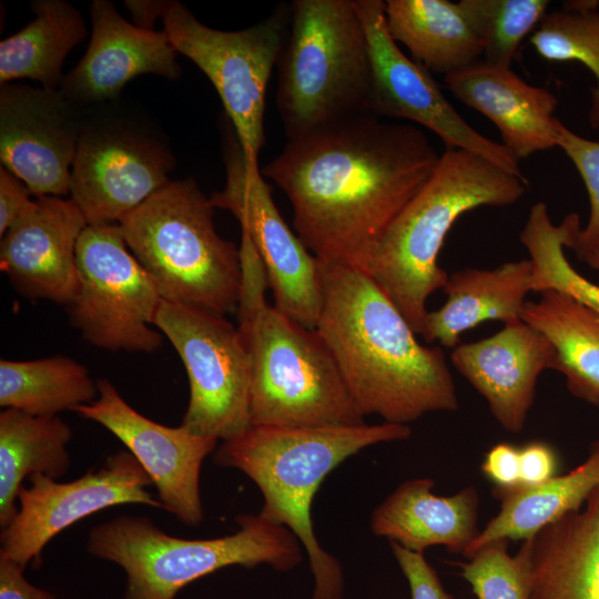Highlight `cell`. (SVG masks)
I'll use <instances>...</instances> for the list:
<instances>
[{
  "instance_id": "1",
  "label": "cell",
  "mask_w": 599,
  "mask_h": 599,
  "mask_svg": "<svg viewBox=\"0 0 599 599\" xmlns=\"http://www.w3.org/2000/svg\"><path fill=\"white\" fill-rule=\"evenodd\" d=\"M439 158L422 129L363 114L288 140L261 173L287 196L318 261L364 270Z\"/></svg>"
},
{
  "instance_id": "2",
  "label": "cell",
  "mask_w": 599,
  "mask_h": 599,
  "mask_svg": "<svg viewBox=\"0 0 599 599\" xmlns=\"http://www.w3.org/2000/svg\"><path fill=\"white\" fill-rule=\"evenodd\" d=\"M316 332L361 412L407 425L459 407L443 349L424 346L400 311L364 271L318 261Z\"/></svg>"
},
{
  "instance_id": "3",
  "label": "cell",
  "mask_w": 599,
  "mask_h": 599,
  "mask_svg": "<svg viewBox=\"0 0 599 599\" xmlns=\"http://www.w3.org/2000/svg\"><path fill=\"white\" fill-rule=\"evenodd\" d=\"M242 293L237 328L247 352L250 420L255 426L328 427L365 424L316 329L265 300L264 266L242 234Z\"/></svg>"
},
{
  "instance_id": "4",
  "label": "cell",
  "mask_w": 599,
  "mask_h": 599,
  "mask_svg": "<svg viewBox=\"0 0 599 599\" xmlns=\"http://www.w3.org/2000/svg\"><path fill=\"white\" fill-rule=\"evenodd\" d=\"M408 425L283 427L251 425L223 441L214 455L219 466L251 478L263 495L260 516L288 528L301 541L314 577L312 599H343L344 576L335 557L318 544L311 507L325 477L341 463L379 443L407 439Z\"/></svg>"
},
{
  "instance_id": "5",
  "label": "cell",
  "mask_w": 599,
  "mask_h": 599,
  "mask_svg": "<svg viewBox=\"0 0 599 599\" xmlns=\"http://www.w3.org/2000/svg\"><path fill=\"white\" fill-rule=\"evenodd\" d=\"M527 179L475 153L445 149L414 197L388 226L364 267L420 335L426 302L448 280L438 254L455 221L480 206H507L526 193Z\"/></svg>"
},
{
  "instance_id": "6",
  "label": "cell",
  "mask_w": 599,
  "mask_h": 599,
  "mask_svg": "<svg viewBox=\"0 0 599 599\" xmlns=\"http://www.w3.org/2000/svg\"><path fill=\"white\" fill-rule=\"evenodd\" d=\"M214 209L194 179L170 181L119 229L162 300L225 315L237 311L241 254L216 232Z\"/></svg>"
},
{
  "instance_id": "7",
  "label": "cell",
  "mask_w": 599,
  "mask_h": 599,
  "mask_svg": "<svg viewBox=\"0 0 599 599\" xmlns=\"http://www.w3.org/2000/svg\"><path fill=\"white\" fill-rule=\"evenodd\" d=\"M276 106L288 140L369 114L372 67L354 0H295Z\"/></svg>"
},
{
  "instance_id": "8",
  "label": "cell",
  "mask_w": 599,
  "mask_h": 599,
  "mask_svg": "<svg viewBox=\"0 0 599 599\" xmlns=\"http://www.w3.org/2000/svg\"><path fill=\"white\" fill-rule=\"evenodd\" d=\"M240 529L211 539L170 536L141 516H119L90 530L88 551L120 566L124 599H174L190 582L230 566L270 565L280 571L302 561V544L286 527L260 515L236 517Z\"/></svg>"
},
{
  "instance_id": "9",
  "label": "cell",
  "mask_w": 599,
  "mask_h": 599,
  "mask_svg": "<svg viewBox=\"0 0 599 599\" xmlns=\"http://www.w3.org/2000/svg\"><path fill=\"white\" fill-rule=\"evenodd\" d=\"M175 160L164 138L106 102L84 109L70 194L88 225L119 224L165 186Z\"/></svg>"
},
{
  "instance_id": "10",
  "label": "cell",
  "mask_w": 599,
  "mask_h": 599,
  "mask_svg": "<svg viewBox=\"0 0 599 599\" xmlns=\"http://www.w3.org/2000/svg\"><path fill=\"white\" fill-rule=\"evenodd\" d=\"M162 20L177 53L192 60L212 82L247 156L257 161L265 145L266 89L287 40L290 11L280 7L250 28L223 31L200 22L184 4L170 1Z\"/></svg>"
},
{
  "instance_id": "11",
  "label": "cell",
  "mask_w": 599,
  "mask_h": 599,
  "mask_svg": "<svg viewBox=\"0 0 599 599\" xmlns=\"http://www.w3.org/2000/svg\"><path fill=\"white\" fill-rule=\"evenodd\" d=\"M154 326L171 342L185 367L190 397L180 426L232 439L250 426L251 373L237 326L223 314L162 300Z\"/></svg>"
},
{
  "instance_id": "12",
  "label": "cell",
  "mask_w": 599,
  "mask_h": 599,
  "mask_svg": "<svg viewBox=\"0 0 599 599\" xmlns=\"http://www.w3.org/2000/svg\"><path fill=\"white\" fill-rule=\"evenodd\" d=\"M79 288L67 306L72 325L99 348L152 353L162 297L131 253L119 224L88 225L77 244Z\"/></svg>"
},
{
  "instance_id": "13",
  "label": "cell",
  "mask_w": 599,
  "mask_h": 599,
  "mask_svg": "<svg viewBox=\"0 0 599 599\" xmlns=\"http://www.w3.org/2000/svg\"><path fill=\"white\" fill-rule=\"evenodd\" d=\"M223 160L225 184L211 195V203L230 211L240 222L242 233L250 238L264 266L274 306L314 329L322 308L318 260L282 217L257 161L247 156L227 118Z\"/></svg>"
},
{
  "instance_id": "14",
  "label": "cell",
  "mask_w": 599,
  "mask_h": 599,
  "mask_svg": "<svg viewBox=\"0 0 599 599\" xmlns=\"http://www.w3.org/2000/svg\"><path fill=\"white\" fill-rule=\"evenodd\" d=\"M354 1L372 67L369 114L415 122L434 132L445 149L475 153L526 179L519 160L501 143L469 125L445 98L430 72L402 52L386 27L385 1Z\"/></svg>"
},
{
  "instance_id": "15",
  "label": "cell",
  "mask_w": 599,
  "mask_h": 599,
  "mask_svg": "<svg viewBox=\"0 0 599 599\" xmlns=\"http://www.w3.org/2000/svg\"><path fill=\"white\" fill-rule=\"evenodd\" d=\"M28 480L18 494V512L0 535V554L23 567L32 561L39 565L43 548L55 535L100 510L130 504L163 509L148 490L150 477L128 449L72 481L40 474Z\"/></svg>"
},
{
  "instance_id": "16",
  "label": "cell",
  "mask_w": 599,
  "mask_h": 599,
  "mask_svg": "<svg viewBox=\"0 0 599 599\" xmlns=\"http://www.w3.org/2000/svg\"><path fill=\"white\" fill-rule=\"evenodd\" d=\"M83 114L59 89L0 84L1 165L35 197L70 194Z\"/></svg>"
},
{
  "instance_id": "17",
  "label": "cell",
  "mask_w": 599,
  "mask_h": 599,
  "mask_svg": "<svg viewBox=\"0 0 599 599\" xmlns=\"http://www.w3.org/2000/svg\"><path fill=\"white\" fill-rule=\"evenodd\" d=\"M98 389L94 402L74 412L100 424L125 445L155 486L163 509L186 526L201 525V467L217 439L149 419L129 405L108 379H99Z\"/></svg>"
},
{
  "instance_id": "18",
  "label": "cell",
  "mask_w": 599,
  "mask_h": 599,
  "mask_svg": "<svg viewBox=\"0 0 599 599\" xmlns=\"http://www.w3.org/2000/svg\"><path fill=\"white\" fill-rule=\"evenodd\" d=\"M87 226L71 199L35 197L1 236V271L22 296L68 306L79 288L77 244Z\"/></svg>"
},
{
  "instance_id": "19",
  "label": "cell",
  "mask_w": 599,
  "mask_h": 599,
  "mask_svg": "<svg viewBox=\"0 0 599 599\" xmlns=\"http://www.w3.org/2000/svg\"><path fill=\"white\" fill-rule=\"evenodd\" d=\"M92 33L80 62L63 77L59 90L80 108L115 101L132 79L146 73L167 79L181 69L166 32L126 21L106 0L90 7Z\"/></svg>"
},
{
  "instance_id": "20",
  "label": "cell",
  "mask_w": 599,
  "mask_h": 599,
  "mask_svg": "<svg viewBox=\"0 0 599 599\" xmlns=\"http://www.w3.org/2000/svg\"><path fill=\"white\" fill-rule=\"evenodd\" d=\"M450 359L485 398L498 424L514 434L525 427L539 375L558 365L550 341L521 318L484 339L459 343Z\"/></svg>"
},
{
  "instance_id": "21",
  "label": "cell",
  "mask_w": 599,
  "mask_h": 599,
  "mask_svg": "<svg viewBox=\"0 0 599 599\" xmlns=\"http://www.w3.org/2000/svg\"><path fill=\"white\" fill-rule=\"evenodd\" d=\"M445 85L465 105L488 118L502 145L518 160L557 148L560 120L557 97L527 83L510 68L484 60L450 73Z\"/></svg>"
},
{
  "instance_id": "22",
  "label": "cell",
  "mask_w": 599,
  "mask_h": 599,
  "mask_svg": "<svg viewBox=\"0 0 599 599\" xmlns=\"http://www.w3.org/2000/svg\"><path fill=\"white\" fill-rule=\"evenodd\" d=\"M529 599H599V486L585 507L540 528L516 554Z\"/></svg>"
},
{
  "instance_id": "23",
  "label": "cell",
  "mask_w": 599,
  "mask_h": 599,
  "mask_svg": "<svg viewBox=\"0 0 599 599\" xmlns=\"http://www.w3.org/2000/svg\"><path fill=\"white\" fill-rule=\"evenodd\" d=\"M434 486L430 478L400 484L373 511L372 532L415 552L440 545L464 554L478 535V493L466 487L451 496H438Z\"/></svg>"
},
{
  "instance_id": "24",
  "label": "cell",
  "mask_w": 599,
  "mask_h": 599,
  "mask_svg": "<svg viewBox=\"0 0 599 599\" xmlns=\"http://www.w3.org/2000/svg\"><path fill=\"white\" fill-rule=\"evenodd\" d=\"M531 263L512 261L493 270L465 268L448 275L447 300L427 313L420 335L427 344L454 348L460 334L489 319L505 324L520 318L531 292Z\"/></svg>"
},
{
  "instance_id": "25",
  "label": "cell",
  "mask_w": 599,
  "mask_h": 599,
  "mask_svg": "<svg viewBox=\"0 0 599 599\" xmlns=\"http://www.w3.org/2000/svg\"><path fill=\"white\" fill-rule=\"evenodd\" d=\"M385 21L392 39L429 72L446 77L483 60L484 45L459 2L386 0Z\"/></svg>"
},
{
  "instance_id": "26",
  "label": "cell",
  "mask_w": 599,
  "mask_h": 599,
  "mask_svg": "<svg viewBox=\"0 0 599 599\" xmlns=\"http://www.w3.org/2000/svg\"><path fill=\"white\" fill-rule=\"evenodd\" d=\"M599 486V439L590 446L586 460L546 483L512 490H493L500 500L498 514L478 531L463 554L470 558L487 544L527 539L549 522L581 508Z\"/></svg>"
},
{
  "instance_id": "27",
  "label": "cell",
  "mask_w": 599,
  "mask_h": 599,
  "mask_svg": "<svg viewBox=\"0 0 599 599\" xmlns=\"http://www.w3.org/2000/svg\"><path fill=\"white\" fill-rule=\"evenodd\" d=\"M71 438L70 426L58 415L34 416L13 408L0 413L1 528L18 512L26 478L40 474L57 479L68 473Z\"/></svg>"
},
{
  "instance_id": "28",
  "label": "cell",
  "mask_w": 599,
  "mask_h": 599,
  "mask_svg": "<svg viewBox=\"0 0 599 599\" xmlns=\"http://www.w3.org/2000/svg\"><path fill=\"white\" fill-rule=\"evenodd\" d=\"M520 318L545 335L557 353V370L569 392L599 406V313L554 291L527 301Z\"/></svg>"
},
{
  "instance_id": "29",
  "label": "cell",
  "mask_w": 599,
  "mask_h": 599,
  "mask_svg": "<svg viewBox=\"0 0 599 599\" xmlns=\"http://www.w3.org/2000/svg\"><path fill=\"white\" fill-rule=\"evenodd\" d=\"M30 8L35 18L0 42V84L28 78L58 90L67 55L87 37L85 22L67 1L37 0Z\"/></svg>"
},
{
  "instance_id": "30",
  "label": "cell",
  "mask_w": 599,
  "mask_h": 599,
  "mask_svg": "<svg viewBox=\"0 0 599 599\" xmlns=\"http://www.w3.org/2000/svg\"><path fill=\"white\" fill-rule=\"evenodd\" d=\"M99 396L98 382L67 356L0 361V406L34 416L75 410Z\"/></svg>"
},
{
  "instance_id": "31",
  "label": "cell",
  "mask_w": 599,
  "mask_h": 599,
  "mask_svg": "<svg viewBox=\"0 0 599 599\" xmlns=\"http://www.w3.org/2000/svg\"><path fill=\"white\" fill-rule=\"evenodd\" d=\"M580 229L577 213H570L560 224H555L546 203L537 202L530 207L519 238L530 255L531 292H558L599 313V286L581 276L564 252Z\"/></svg>"
},
{
  "instance_id": "32",
  "label": "cell",
  "mask_w": 599,
  "mask_h": 599,
  "mask_svg": "<svg viewBox=\"0 0 599 599\" xmlns=\"http://www.w3.org/2000/svg\"><path fill=\"white\" fill-rule=\"evenodd\" d=\"M542 59L550 62L577 61L596 79L591 89L588 121L599 129V1H566L560 9L547 11L529 38Z\"/></svg>"
},
{
  "instance_id": "33",
  "label": "cell",
  "mask_w": 599,
  "mask_h": 599,
  "mask_svg": "<svg viewBox=\"0 0 599 599\" xmlns=\"http://www.w3.org/2000/svg\"><path fill=\"white\" fill-rule=\"evenodd\" d=\"M548 0H461L459 4L484 45L483 60L510 68L520 43L537 28Z\"/></svg>"
},
{
  "instance_id": "34",
  "label": "cell",
  "mask_w": 599,
  "mask_h": 599,
  "mask_svg": "<svg viewBox=\"0 0 599 599\" xmlns=\"http://www.w3.org/2000/svg\"><path fill=\"white\" fill-rule=\"evenodd\" d=\"M508 542L487 544L459 564L477 599H529L525 566L517 555L508 554Z\"/></svg>"
},
{
  "instance_id": "35",
  "label": "cell",
  "mask_w": 599,
  "mask_h": 599,
  "mask_svg": "<svg viewBox=\"0 0 599 599\" xmlns=\"http://www.w3.org/2000/svg\"><path fill=\"white\" fill-rule=\"evenodd\" d=\"M557 148L564 151L577 169L590 204L588 222L577 232L572 243L590 241L599 235V142L575 133L560 122Z\"/></svg>"
},
{
  "instance_id": "36",
  "label": "cell",
  "mask_w": 599,
  "mask_h": 599,
  "mask_svg": "<svg viewBox=\"0 0 599 599\" xmlns=\"http://www.w3.org/2000/svg\"><path fill=\"white\" fill-rule=\"evenodd\" d=\"M394 557L408 581L412 599H454L448 593L436 570L428 564L424 554L408 550L389 541Z\"/></svg>"
},
{
  "instance_id": "37",
  "label": "cell",
  "mask_w": 599,
  "mask_h": 599,
  "mask_svg": "<svg viewBox=\"0 0 599 599\" xmlns=\"http://www.w3.org/2000/svg\"><path fill=\"white\" fill-rule=\"evenodd\" d=\"M520 488H531L556 476L558 459L552 447L545 441H530L519 448Z\"/></svg>"
},
{
  "instance_id": "38",
  "label": "cell",
  "mask_w": 599,
  "mask_h": 599,
  "mask_svg": "<svg viewBox=\"0 0 599 599\" xmlns=\"http://www.w3.org/2000/svg\"><path fill=\"white\" fill-rule=\"evenodd\" d=\"M481 471L494 483L495 489L512 490L519 487V448L500 443L491 447L481 464Z\"/></svg>"
},
{
  "instance_id": "39",
  "label": "cell",
  "mask_w": 599,
  "mask_h": 599,
  "mask_svg": "<svg viewBox=\"0 0 599 599\" xmlns=\"http://www.w3.org/2000/svg\"><path fill=\"white\" fill-rule=\"evenodd\" d=\"M28 186L14 174L0 167V235L2 236L31 206Z\"/></svg>"
},
{
  "instance_id": "40",
  "label": "cell",
  "mask_w": 599,
  "mask_h": 599,
  "mask_svg": "<svg viewBox=\"0 0 599 599\" xmlns=\"http://www.w3.org/2000/svg\"><path fill=\"white\" fill-rule=\"evenodd\" d=\"M26 567L0 554V599H57L53 593L31 585Z\"/></svg>"
},
{
  "instance_id": "41",
  "label": "cell",
  "mask_w": 599,
  "mask_h": 599,
  "mask_svg": "<svg viewBox=\"0 0 599 599\" xmlns=\"http://www.w3.org/2000/svg\"><path fill=\"white\" fill-rule=\"evenodd\" d=\"M170 1H125L135 26L153 30V24L159 18H163Z\"/></svg>"
},
{
  "instance_id": "42",
  "label": "cell",
  "mask_w": 599,
  "mask_h": 599,
  "mask_svg": "<svg viewBox=\"0 0 599 599\" xmlns=\"http://www.w3.org/2000/svg\"><path fill=\"white\" fill-rule=\"evenodd\" d=\"M569 248L590 267L599 271V235L590 241H575Z\"/></svg>"
}]
</instances>
